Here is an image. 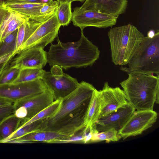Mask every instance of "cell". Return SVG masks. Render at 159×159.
<instances>
[{"label": "cell", "instance_id": "7a4b0ae2", "mask_svg": "<svg viewBox=\"0 0 159 159\" xmlns=\"http://www.w3.org/2000/svg\"><path fill=\"white\" fill-rule=\"evenodd\" d=\"M47 53L50 66L57 65L66 70L92 66L99 58L100 51L81 32L77 41L64 43L58 39L57 43L51 44Z\"/></svg>", "mask_w": 159, "mask_h": 159}, {"label": "cell", "instance_id": "ab89813d", "mask_svg": "<svg viewBox=\"0 0 159 159\" xmlns=\"http://www.w3.org/2000/svg\"><path fill=\"white\" fill-rule=\"evenodd\" d=\"M11 0H0V6L6 4Z\"/></svg>", "mask_w": 159, "mask_h": 159}, {"label": "cell", "instance_id": "4dcf8cb0", "mask_svg": "<svg viewBox=\"0 0 159 159\" xmlns=\"http://www.w3.org/2000/svg\"><path fill=\"white\" fill-rule=\"evenodd\" d=\"M14 112V108L12 104L0 107V122Z\"/></svg>", "mask_w": 159, "mask_h": 159}, {"label": "cell", "instance_id": "cb8c5ba5", "mask_svg": "<svg viewBox=\"0 0 159 159\" xmlns=\"http://www.w3.org/2000/svg\"><path fill=\"white\" fill-rule=\"evenodd\" d=\"M71 4L70 2H59L57 15L61 26H67L71 21L72 16Z\"/></svg>", "mask_w": 159, "mask_h": 159}, {"label": "cell", "instance_id": "d6986e66", "mask_svg": "<svg viewBox=\"0 0 159 159\" xmlns=\"http://www.w3.org/2000/svg\"><path fill=\"white\" fill-rule=\"evenodd\" d=\"M101 109L99 90L95 89L89 100L85 115V125L86 127H91L95 125L99 118Z\"/></svg>", "mask_w": 159, "mask_h": 159}, {"label": "cell", "instance_id": "9a60e30c", "mask_svg": "<svg viewBox=\"0 0 159 159\" xmlns=\"http://www.w3.org/2000/svg\"><path fill=\"white\" fill-rule=\"evenodd\" d=\"M128 0H86L79 7L82 10H94L118 18L126 10Z\"/></svg>", "mask_w": 159, "mask_h": 159}, {"label": "cell", "instance_id": "4fadbf2b", "mask_svg": "<svg viewBox=\"0 0 159 159\" xmlns=\"http://www.w3.org/2000/svg\"><path fill=\"white\" fill-rule=\"evenodd\" d=\"M135 111L128 102L116 111L99 118L95 125L96 129L99 132L111 129L118 131L124 126Z\"/></svg>", "mask_w": 159, "mask_h": 159}, {"label": "cell", "instance_id": "277c9868", "mask_svg": "<svg viewBox=\"0 0 159 159\" xmlns=\"http://www.w3.org/2000/svg\"><path fill=\"white\" fill-rule=\"evenodd\" d=\"M112 62L127 65L144 36L135 26L129 24L110 29L108 33Z\"/></svg>", "mask_w": 159, "mask_h": 159}, {"label": "cell", "instance_id": "8d00e7d4", "mask_svg": "<svg viewBox=\"0 0 159 159\" xmlns=\"http://www.w3.org/2000/svg\"><path fill=\"white\" fill-rule=\"evenodd\" d=\"M11 60L0 64V76L5 70L9 66Z\"/></svg>", "mask_w": 159, "mask_h": 159}, {"label": "cell", "instance_id": "836d02e7", "mask_svg": "<svg viewBox=\"0 0 159 159\" xmlns=\"http://www.w3.org/2000/svg\"><path fill=\"white\" fill-rule=\"evenodd\" d=\"M15 52H12L0 57V64L11 60L15 56Z\"/></svg>", "mask_w": 159, "mask_h": 159}, {"label": "cell", "instance_id": "9c48e42d", "mask_svg": "<svg viewBox=\"0 0 159 159\" xmlns=\"http://www.w3.org/2000/svg\"><path fill=\"white\" fill-rule=\"evenodd\" d=\"M157 118V113L153 110L135 111L118 134L123 139L141 134L151 127Z\"/></svg>", "mask_w": 159, "mask_h": 159}, {"label": "cell", "instance_id": "7c38bea8", "mask_svg": "<svg viewBox=\"0 0 159 159\" xmlns=\"http://www.w3.org/2000/svg\"><path fill=\"white\" fill-rule=\"evenodd\" d=\"M55 100L52 92L47 89L40 93L14 102L13 104L14 109L23 107L26 109L27 112V116L22 122L20 127L50 105Z\"/></svg>", "mask_w": 159, "mask_h": 159}, {"label": "cell", "instance_id": "52a82bcc", "mask_svg": "<svg viewBox=\"0 0 159 159\" xmlns=\"http://www.w3.org/2000/svg\"><path fill=\"white\" fill-rule=\"evenodd\" d=\"M48 88L42 79L0 86V97L15 102L40 93Z\"/></svg>", "mask_w": 159, "mask_h": 159}, {"label": "cell", "instance_id": "e0dca14e", "mask_svg": "<svg viewBox=\"0 0 159 159\" xmlns=\"http://www.w3.org/2000/svg\"><path fill=\"white\" fill-rule=\"evenodd\" d=\"M29 18L19 13L8 10L0 25V41L2 42L7 36L18 29Z\"/></svg>", "mask_w": 159, "mask_h": 159}, {"label": "cell", "instance_id": "1f68e13d", "mask_svg": "<svg viewBox=\"0 0 159 159\" xmlns=\"http://www.w3.org/2000/svg\"><path fill=\"white\" fill-rule=\"evenodd\" d=\"M53 1V0H11L7 3H28L48 4Z\"/></svg>", "mask_w": 159, "mask_h": 159}, {"label": "cell", "instance_id": "d6a6232c", "mask_svg": "<svg viewBox=\"0 0 159 159\" xmlns=\"http://www.w3.org/2000/svg\"><path fill=\"white\" fill-rule=\"evenodd\" d=\"M50 72L53 76H59L63 73L61 68L57 65L52 66Z\"/></svg>", "mask_w": 159, "mask_h": 159}, {"label": "cell", "instance_id": "3957f363", "mask_svg": "<svg viewBox=\"0 0 159 159\" xmlns=\"http://www.w3.org/2000/svg\"><path fill=\"white\" fill-rule=\"evenodd\" d=\"M120 84L128 102L137 111L153 110L159 104V76L131 73Z\"/></svg>", "mask_w": 159, "mask_h": 159}, {"label": "cell", "instance_id": "6da1fadb", "mask_svg": "<svg viewBox=\"0 0 159 159\" xmlns=\"http://www.w3.org/2000/svg\"><path fill=\"white\" fill-rule=\"evenodd\" d=\"M95 89L88 83L82 81L80 83L74 91L62 99L57 111L44 120L40 130L68 136L85 127L88 106Z\"/></svg>", "mask_w": 159, "mask_h": 159}, {"label": "cell", "instance_id": "f546056e", "mask_svg": "<svg viewBox=\"0 0 159 159\" xmlns=\"http://www.w3.org/2000/svg\"><path fill=\"white\" fill-rule=\"evenodd\" d=\"M59 3L58 0H57L50 3L45 4L40 10L41 14L45 18L48 19L57 11Z\"/></svg>", "mask_w": 159, "mask_h": 159}, {"label": "cell", "instance_id": "30bf717a", "mask_svg": "<svg viewBox=\"0 0 159 159\" xmlns=\"http://www.w3.org/2000/svg\"><path fill=\"white\" fill-rule=\"evenodd\" d=\"M42 79L52 92L55 101L62 99L69 95L79 84L76 79L64 73L60 75L53 76L50 72L44 70Z\"/></svg>", "mask_w": 159, "mask_h": 159}, {"label": "cell", "instance_id": "603a6c76", "mask_svg": "<svg viewBox=\"0 0 159 159\" xmlns=\"http://www.w3.org/2000/svg\"><path fill=\"white\" fill-rule=\"evenodd\" d=\"M44 71L42 68H26L20 69L17 78L12 84L28 82L37 79H42Z\"/></svg>", "mask_w": 159, "mask_h": 159}, {"label": "cell", "instance_id": "f1b7e54d", "mask_svg": "<svg viewBox=\"0 0 159 159\" xmlns=\"http://www.w3.org/2000/svg\"><path fill=\"white\" fill-rule=\"evenodd\" d=\"M85 127L71 135L51 140L48 143H84V129Z\"/></svg>", "mask_w": 159, "mask_h": 159}, {"label": "cell", "instance_id": "d590c367", "mask_svg": "<svg viewBox=\"0 0 159 159\" xmlns=\"http://www.w3.org/2000/svg\"><path fill=\"white\" fill-rule=\"evenodd\" d=\"M12 102L8 99L0 97V107L12 104Z\"/></svg>", "mask_w": 159, "mask_h": 159}, {"label": "cell", "instance_id": "ffe728a7", "mask_svg": "<svg viewBox=\"0 0 159 159\" xmlns=\"http://www.w3.org/2000/svg\"><path fill=\"white\" fill-rule=\"evenodd\" d=\"M42 22L29 18L18 28L15 51L16 54L19 53L21 46Z\"/></svg>", "mask_w": 159, "mask_h": 159}, {"label": "cell", "instance_id": "e575fe53", "mask_svg": "<svg viewBox=\"0 0 159 159\" xmlns=\"http://www.w3.org/2000/svg\"><path fill=\"white\" fill-rule=\"evenodd\" d=\"M8 12V10L0 6V25ZM2 42L0 41V45Z\"/></svg>", "mask_w": 159, "mask_h": 159}, {"label": "cell", "instance_id": "5bb4252c", "mask_svg": "<svg viewBox=\"0 0 159 159\" xmlns=\"http://www.w3.org/2000/svg\"><path fill=\"white\" fill-rule=\"evenodd\" d=\"M10 62V66L21 69L42 68L47 62V52L43 48L32 47L20 51Z\"/></svg>", "mask_w": 159, "mask_h": 159}, {"label": "cell", "instance_id": "4316f807", "mask_svg": "<svg viewBox=\"0 0 159 159\" xmlns=\"http://www.w3.org/2000/svg\"><path fill=\"white\" fill-rule=\"evenodd\" d=\"M18 30V29L7 36L2 42L0 45V57L9 53H15Z\"/></svg>", "mask_w": 159, "mask_h": 159}, {"label": "cell", "instance_id": "74e56055", "mask_svg": "<svg viewBox=\"0 0 159 159\" xmlns=\"http://www.w3.org/2000/svg\"><path fill=\"white\" fill-rule=\"evenodd\" d=\"M155 33L154 30H151L148 32L147 36L149 38H152L154 36Z\"/></svg>", "mask_w": 159, "mask_h": 159}, {"label": "cell", "instance_id": "44dd1931", "mask_svg": "<svg viewBox=\"0 0 159 159\" xmlns=\"http://www.w3.org/2000/svg\"><path fill=\"white\" fill-rule=\"evenodd\" d=\"M22 120L13 113L0 122V143L15 132L20 127Z\"/></svg>", "mask_w": 159, "mask_h": 159}, {"label": "cell", "instance_id": "8fae6325", "mask_svg": "<svg viewBox=\"0 0 159 159\" xmlns=\"http://www.w3.org/2000/svg\"><path fill=\"white\" fill-rule=\"evenodd\" d=\"M99 92L101 109L99 118L116 111L128 102L123 90L119 87H110L107 82L104 83Z\"/></svg>", "mask_w": 159, "mask_h": 159}, {"label": "cell", "instance_id": "8992f818", "mask_svg": "<svg viewBox=\"0 0 159 159\" xmlns=\"http://www.w3.org/2000/svg\"><path fill=\"white\" fill-rule=\"evenodd\" d=\"M61 26L57 20L56 12L41 23L21 46L19 52L32 47L43 49L48 44L51 43L57 36Z\"/></svg>", "mask_w": 159, "mask_h": 159}, {"label": "cell", "instance_id": "ac0fdd59", "mask_svg": "<svg viewBox=\"0 0 159 159\" xmlns=\"http://www.w3.org/2000/svg\"><path fill=\"white\" fill-rule=\"evenodd\" d=\"M66 136L58 133L38 130L27 134L17 139L7 141V143H30L35 142L48 143L50 141Z\"/></svg>", "mask_w": 159, "mask_h": 159}, {"label": "cell", "instance_id": "5b68a950", "mask_svg": "<svg viewBox=\"0 0 159 159\" xmlns=\"http://www.w3.org/2000/svg\"><path fill=\"white\" fill-rule=\"evenodd\" d=\"M120 70L128 74L136 73L155 74L159 76V31L154 37L144 36L134 54L127 64Z\"/></svg>", "mask_w": 159, "mask_h": 159}, {"label": "cell", "instance_id": "ba28073f", "mask_svg": "<svg viewBox=\"0 0 159 159\" xmlns=\"http://www.w3.org/2000/svg\"><path fill=\"white\" fill-rule=\"evenodd\" d=\"M117 18L95 10H82L76 7L74 9L71 21L83 32L84 28L89 26L104 28L111 27L116 24Z\"/></svg>", "mask_w": 159, "mask_h": 159}, {"label": "cell", "instance_id": "83f0119b", "mask_svg": "<svg viewBox=\"0 0 159 159\" xmlns=\"http://www.w3.org/2000/svg\"><path fill=\"white\" fill-rule=\"evenodd\" d=\"M20 70L18 68L9 66L0 76V86L12 83L17 78Z\"/></svg>", "mask_w": 159, "mask_h": 159}, {"label": "cell", "instance_id": "2e32d148", "mask_svg": "<svg viewBox=\"0 0 159 159\" xmlns=\"http://www.w3.org/2000/svg\"><path fill=\"white\" fill-rule=\"evenodd\" d=\"M44 4L39 3H12L5 4L1 6L8 11L16 12L30 19L42 22L47 19L42 15L40 12L41 9Z\"/></svg>", "mask_w": 159, "mask_h": 159}, {"label": "cell", "instance_id": "f35d334b", "mask_svg": "<svg viewBox=\"0 0 159 159\" xmlns=\"http://www.w3.org/2000/svg\"><path fill=\"white\" fill-rule=\"evenodd\" d=\"M86 0H58L59 2H72L74 1H79L81 2H85Z\"/></svg>", "mask_w": 159, "mask_h": 159}, {"label": "cell", "instance_id": "7402d4cb", "mask_svg": "<svg viewBox=\"0 0 159 159\" xmlns=\"http://www.w3.org/2000/svg\"><path fill=\"white\" fill-rule=\"evenodd\" d=\"M61 101L62 99L55 100L47 107L39 112L33 117L25 123L19 129L35 121L39 120H43L52 116L57 111L60 107Z\"/></svg>", "mask_w": 159, "mask_h": 159}, {"label": "cell", "instance_id": "484cf974", "mask_svg": "<svg viewBox=\"0 0 159 159\" xmlns=\"http://www.w3.org/2000/svg\"><path fill=\"white\" fill-rule=\"evenodd\" d=\"M44 120V119L39 120L35 121L18 129L5 140L3 143H6L7 141L10 140L17 139L33 131L40 130Z\"/></svg>", "mask_w": 159, "mask_h": 159}, {"label": "cell", "instance_id": "d4e9b609", "mask_svg": "<svg viewBox=\"0 0 159 159\" xmlns=\"http://www.w3.org/2000/svg\"><path fill=\"white\" fill-rule=\"evenodd\" d=\"M121 138V136L118 134V131L114 129L99 132L95 127L90 143L104 141L106 143L115 142L119 141Z\"/></svg>", "mask_w": 159, "mask_h": 159}]
</instances>
